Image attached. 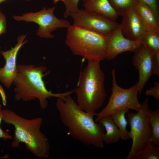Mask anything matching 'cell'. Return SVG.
<instances>
[{
	"mask_svg": "<svg viewBox=\"0 0 159 159\" xmlns=\"http://www.w3.org/2000/svg\"><path fill=\"white\" fill-rule=\"evenodd\" d=\"M56 106L62 123L73 139L87 145L104 147L103 126L94 121L96 113L87 112L80 108L71 96L57 98Z\"/></svg>",
	"mask_w": 159,
	"mask_h": 159,
	"instance_id": "obj_1",
	"label": "cell"
},
{
	"mask_svg": "<svg viewBox=\"0 0 159 159\" xmlns=\"http://www.w3.org/2000/svg\"><path fill=\"white\" fill-rule=\"evenodd\" d=\"M2 111L3 120L14 128L11 146L17 148L23 143L34 155L39 158H48L50 146L47 138L41 131L42 118H25L8 109H2Z\"/></svg>",
	"mask_w": 159,
	"mask_h": 159,
	"instance_id": "obj_2",
	"label": "cell"
},
{
	"mask_svg": "<svg viewBox=\"0 0 159 159\" xmlns=\"http://www.w3.org/2000/svg\"><path fill=\"white\" fill-rule=\"evenodd\" d=\"M47 68L45 66L20 64L17 65V74L13 84L14 98L17 101L28 102L35 99L39 100L41 108L46 109L47 99L61 98L74 92V89L62 93H55L46 88L43 78Z\"/></svg>",
	"mask_w": 159,
	"mask_h": 159,
	"instance_id": "obj_3",
	"label": "cell"
},
{
	"mask_svg": "<svg viewBox=\"0 0 159 159\" xmlns=\"http://www.w3.org/2000/svg\"><path fill=\"white\" fill-rule=\"evenodd\" d=\"M100 62L88 60L87 65L80 72L77 86L74 89L77 104L89 113H95L102 106L107 96L105 74Z\"/></svg>",
	"mask_w": 159,
	"mask_h": 159,
	"instance_id": "obj_4",
	"label": "cell"
},
{
	"mask_svg": "<svg viewBox=\"0 0 159 159\" xmlns=\"http://www.w3.org/2000/svg\"><path fill=\"white\" fill-rule=\"evenodd\" d=\"M106 38L105 35L72 24L67 28L65 43L74 55L100 61L106 59Z\"/></svg>",
	"mask_w": 159,
	"mask_h": 159,
	"instance_id": "obj_5",
	"label": "cell"
},
{
	"mask_svg": "<svg viewBox=\"0 0 159 159\" xmlns=\"http://www.w3.org/2000/svg\"><path fill=\"white\" fill-rule=\"evenodd\" d=\"M149 99L142 103L137 113L128 112V124L131 129L129 132L132 144L126 159H136L142 150L150 143L151 130L149 114Z\"/></svg>",
	"mask_w": 159,
	"mask_h": 159,
	"instance_id": "obj_6",
	"label": "cell"
},
{
	"mask_svg": "<svg viewBox=\"0 0 159 159\" xmlns=\"http://www.w3.org/2000/svg\"><path fill=\"white\" fill-rule=\"evenodd\" d=\"M111 75L112 93L106 106L99 113H96V122L102 117L111 116L121 110L131 109L138 112L140 109L141 104L138 99L139 92L138 82L129 88H123L117 83L115 68L112 70Z\"/></svg>",
	"mask_w": 159,
	"mask_h": 159,
	"instance_id": "obj_7",
	"label": "cell"
},
{
	"mask_svg": "<svg viewBox=\"0 0 159 159\" xmlns=\"http://www.w3.org/2000/svg\"><path fill=\"white\" fill-rule=\"evenodd\" d=\"M55 6L47 9L44 8L36 12L25 13L22 16L14 15V19L17 21L33 22L38 24L39 29L36 34L40 37L52 38L54 37L51 34L58 29L68 28L71 23L68 20L59 19L54 15Z\"/></svg>",
	"mask_w": 159,
	"mask_h": 159,
	"instance_id": "obj_8",
	"label": "cell"
},
{
	"mask_svg": "<svg viewBox=\"0 0 159 159\" xmlns=\"http://www.w3.org/2000/svg\"><path fill=\"white\" fill-rule=\"evenodd\" d=\"M73 20L72 25L77 26L106 36L111 33L118 27L115 21L106 17L80 9L69 14Z\"/></svg>",
	"mask_w": 159,
	"mask_h": 159,
	"instance_id": "obj_9",
	"label": "cell"
},
{
	"mask_svg": "<svg viewBox=\"0 0 159 159\" xmlns=\"http://www.w3.org/2000/svg\"><path fill=\"white\" fill-rule=\"evenodd\" d=\"M134 52L132 64L138 71V92L141 94L146 83L154 74L153 62L154 52L143 44Z\"/></svg>",
	"mask_w": 159,
	"mask_h": 159,
	"instance_id": "obj_10",
	"label": "cell"
},
{
	"mask_svg": "<svg viewBox=\"0 0 159 159\" xmlns=\"http://www.w3.org/2000/svg\"><path fill=\"white\" fill-rule=\"evenodd\" d=\"M26 34H23L18 37L17 43L14 47L6 51H1L5 60V64L0 68V81L5 87L10 88L17 74L16 58L18 52L21 47L27 42L25 39Z\"/></svg>",
	"mask_w": 159,
	"mask_h": 159,
	"instance_id": "obj_11",
	"label": "cell"
},
{
	"mask_svg": "<svg viewBox=\"0 0 159 159\" xmlns=\"http://www.w3.org/2000/svg\"><path fill=\"white\" fill-rule=\"evenodd\" d=\"M106 37V59L108 60L112 59L124 52H134L143 44L140 41H134L126 38L122 32L120 24L115 30Z\"/></svg>",
	"mask_w": 159,
	"mask_h": 159,
	"instance_id": "obj_12",
	"label": "cell"
},
{
	"mask_svg": "<svg viewBox=\"0 0 159 159\" xmlns=\"http://www.w3.org/2000/svg\"><path fill=\"white\" fill-rule=\"evenodd\" d=\"M122 16V20L120 25L123 35L130 40L141 41L146 30L135 9L128 10Z\"/></svg>",
	"mask_w": 159,
	"mask_h": 159,
	"instance_id": "obj_13",
	"label": "cell"
},
{
	"mask_svg": "<svg viewBox=\"0 0 159 159\" xmlns=\"http://www.w3.org/2000/svg\"><path fill=\"white\" fill-rule=\"evenodd\" d=\"M144 28L159 33V17L149 7L141 3L137 2L135 8Z\"/></svg>",
	"mask_w": 159,
	"mask_h": 159,
	"instance_id": "obj_14",
	"label": "cell"
},
{
	"mask_svg": "<svg viewBox=\"0 0 159 159\" xmlns=\"http://www.w3.org/2000/svg\"><path fill=\"white\" fill-rule=\"evenodd\" d=\"M84 9L115 21L118 15L108 0H85Z\"/></svg>",
	"mask_w": 159,
	"mask_h": 159,
	"instance_id": "obj_15",
	"label": "cell"
},
{
	"mask_svg": "<svg viewBox=\"0 0 159 159\" xmlns=\"http://www.w3.org/2000/svg\"><path fill=\"white\" fill-rule=\"evenodd\" d=\"M97 122L102 124L106 131L103 138L104 143L110 144L118 142L120 138V132L111 116L102 117Z\"/></svg>",
	"mask_w": 159,
	"mask_h": 159,
	"instance_id": "obj_16",
	"label": "cell"
},
{
	"mask_svg": "<svg viewBox=\"0 0 159 159\" xmlns=\"http://www.w3.org/2000/svg\"><path fill=\"white\" fill-rule=\"evenodd\" d=\"M129 112L128 109H122L111 115L114 122L120 131V138L124 140L130 138L129 132L126 129L128 122L125 117L126 113Z\"/></svg>",
	"mask_w": 159,
	"mask_h": 159,
	"instance_id": "obj_17",
	"label": "cell"
},
{
	"mask_svg": "<svg viewBox=\"0 0 159 159\" xmlns=\"http://www.w3.org/2000/svg\"><path fill=\"white\" fill-rule=\"evenodd\" d=\"M150 122L151 130L150 143L159 146V110L149 111Z\"/></svg>",
	"mask_w": 159,
	"mask_h": 159,
	"instance_id": "obj_18",
	"label": "cell"
},
{
	"mask_svg": "<svg viewBox=\"0 0 159 159\" xmlns=\"http://www.w3.org/2000/svg\"><path fill=\"white\" fill-rule=\"evenodd\" d=\"M141 42L154 53H159V33L147 30Z\"/></svg>",
	"mask_w": 159,
	"mask_h": 159,
	"instance_id": "obj_19",
	"label": "cell"
},
{
	"mask_svg": "<svg viewBox=\"0 0 159 159\" xmlns=\"http://www.w3.org/2000/svg\"><path fill=\"white\" fill-rule=\"evenodd\" d=\"M118 16L122 15L129 10L135 9L136 0H108Z\"/></svg>",
	"mask_w": 159,
	"mask_h": 159,
	"instance_id": "obj_20",
	"label": "cell"
},
{
	"mask_svg": "<svg viewBox=\"0 0 159 159\" xmlns=\"http://www.w3.org/2000/svg\"><path fill=\"white\" fill-rule=\"evenodd\" d=\"M159 146H154L150 143L145 147L138 155L136 159H158Z\"/></svg>",
	"mask_w": 159,
	"mask_h": 159,
	"instance_id": "obj_21",
	"label": "cell"
},
{
	"mask_svg": "<svg viewBox=\"0 0 159 159\" xmlns=\"http://www.w3.org/2000/svg\"><path fill=\"white\" fill-rule=\"evenodd\" d=\"M80 0H53L54 3L56 4L59 1H62L65 7V10L64 16L67 18L70 14L76 12L79 9L78 4Z\"/></svg>",
	"mask_w": 159,
	"mask_h": 159,
	"instance_id": "obj_22",
	"label": "cell"
},
{
	"mask_svg": "<svg viewBox=\"0 0 159 159\" xmlns=\"http://www.w3.org/2000/svg\"><path fill=\"white\" fill-rule=\"evenodd\" d=\"M137 2L144 4L149 7L159 17V5L158 0H136Z\"/></svg>",
	"mask_w": 159,
	"mask_h": 159,
	"instance_id": "obj_23",
	"label": "cell"
},
{
	"mask_svg": "<svg viewBox=\"0 0 159 159\" xmlns=\"http://www.w3.org/2000/svg\"><path fill=\"white\" fill-rule=\"evenodd\" d=\"M147 95H151L156 100H159V82L155 81L153 87L146 90L145 92Z\"/></svg>",
	"mask_w": 159,
	"mask_h": 159,
	"instance_id": "obj_24",
	"label": "cell"
},
{
	"mask_svg": "<svg viewBox=\"0 0 159 159\" xmlns=\"http://www.w3.org/2000/svg\"><path fill=\"white\" fill-rule=\"evenodd\" d=\"M2 105L0 102V140L3 139L5 141L8 140L12 139V136L6 131H4L1 128L0 125L1 121L3 120V113L2 109Z\"/></svg>",
	"mask_w": 159,
	"mask_h": 159,
	"instance_id": "obj_25",
	"label": "cell"
},
{
	"mask_svg": "<svg viewBox=\"0 0 159 159\" xmlns=\"http://www.w3.org/2000/svg\"><path fill=\"white\" fill-rule=\"evenodd\" d=\"M153 63L154 70L153 74L159 77V53H156L154 52Z\"/></svg>",
	"mask_w": 159,
	"mask_h": 159,
	"instance_id": "obj_26",
	"label": "cell"
},
{
	"mask_svg": "<svg viewBox=\"0 0 159 159\" xmlns=\"http://www.w3.org/2000/svg\"><path fill=\"white\" fill-rule=\"evenodd\" d=\"M6 19L5 15L0 10V35L5 32Z\"/></svg>",
	"mask_w": 159,
	"mask_h": 159,
	"instance_id": "obj_27",
	"label": "cell"
},
{
	"mask_svg": "<svg viewBox=\"0 0 159 159\" xmlns=\"http://www.w3.org/2000/svg\"><path fill=\"white\" fill-rule=\"evenodd\" d=\"M9 158V155L8 154H6L4 156H2L0 157V159H7Z\"/></svg>",
	"mask_w": 159,
	"mask_h": 159,
	"instance_id": "obj_28",
	"label": "cell"
},
{
	"mask_svg": "<svg viewBox=\"0 0 159 159\" xmlns=\"http://www.w3.org/2000/svg\"><path fill=\"white\" fill-rule=\"evenodd\" d=\"M6 0H0V4L3 1H6ZM28 0V1H29V0Z\"/></svg>",
	"mask_w": 159,
	"mask_h": 159,
	"instance_id": "obj_29",
	"label": "cell"
}]
</instances>
